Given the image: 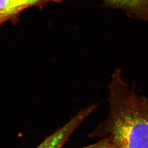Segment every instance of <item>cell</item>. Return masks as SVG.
Segmentation results:
<instances>
[{"instance_id": "1", "label": "cell", "mask_w": 148, "mask_h": 148, "mask_svg": "<svg viewBox=\"0 0 148 148\" xmlns=\"http://www.w3.org/2000/svg\"><path fill=\"white\" fill-rule=\"evenodd\" d=\"M116 70L108 85L109 113L90 134L108 138L116 148H148V98L140 97Z\"/></svg>"}, {"instance_id": "2", "label": "cell", "mask_w": 148, "mask_h": 148, "mask_svg": "<svg viewBox=\"0 0 148 148\" xmlns=\"http://www.w3.org/2000/svg\"><path fill=\"white\" fill-rule=\"evenodd\" d=\"M85 119L84 113L78 112L64 126L47 137L36 148H63L72 134Z\"/></svg>"}, {"instance_id": "3", "label": "cell", "mask_w": 148, "mask_h": 148, "mask_svg": "<svg viewBox=\"0 0 148 148\" xmlns=\"http://www.w3.org/2000/svg\"><path fill=\"white\" fill-rule=\"evenodd\" d=\"M61 0H0V20H8L20 12L33 6L43 5L46 3Z\"/></svg>"}, {"instance_id": "4", "label": "cell", "mask_w": 148, "mask_h": 148, "mask_svg": "<svg viewBox=\"0 0 148 148\" xmlns=\"http://www.w3.org/2000/svg\"><path fill=\"white\" fill-rule=\"evenodd\" d=\"M108 3L121 7L137 8L145 5L148 0H105Z\"/></svg>"}, {"instance_id": "5", "label": "cell", "mask_w": 148, "mask_h": 148, "mask_svg": "<svg viewBox=\"0 0 148 148\" xmlns=\"http://www.w3.org/2000/svg\"><path fill=\"white\" fill-rule=\"evenodd\" d=\"M83 148H116V147L108 140V138H104L95 144L87 146Z\"/></svg>"}, {"instance_id": "6", "label": "cell", "mask_w": 148, "mask_h": 148, "mask_svg": "<svg viewBox=\"0 0 148 148\" xmlns=\"http://www.w3.org/2000/svg\"><path fill=\"white\" fill-rule=\"evenodd\" d=\"M0 22H1V20H0Z\"/></svg>"}]
</instances>
